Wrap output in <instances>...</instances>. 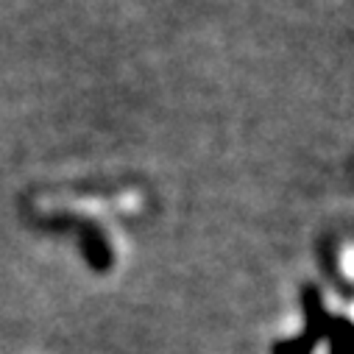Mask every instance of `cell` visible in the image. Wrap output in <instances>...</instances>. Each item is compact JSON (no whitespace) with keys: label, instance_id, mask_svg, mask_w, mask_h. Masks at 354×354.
Masks as SVG:
<instances>
[{"label":"cell","instance_id":"obj_1","mask_svg":"<svg viewBox=\"0 0 354 354\" xmlns=\"http://www.w3.org/2000/svg\"><path fill=\"white\" fill-rule=\"evenodd\" d=\"M304 313H307L304 329L296 337L277 343L274 346V354H310L315 348V343L321 340V335L326 329V310H324V301H321V296H318L315 288H307L304 290Z\"/></svg>","mask_w":354,"mask_h":354},{"label":"cell","instance_id":"obj_2","mask_svg":"<svg viewBox=\"0 0 354 354\" xmlns=\"http://www.w3.org/2000/svg\"><path fill=\"white\" fill-rule=\"evenodd\" d=\"M332 337V351L329 354H351V324L348 318H337L329 329Z\"/></svg>","mask_w":354,"mask_h":354}]
</instances>
